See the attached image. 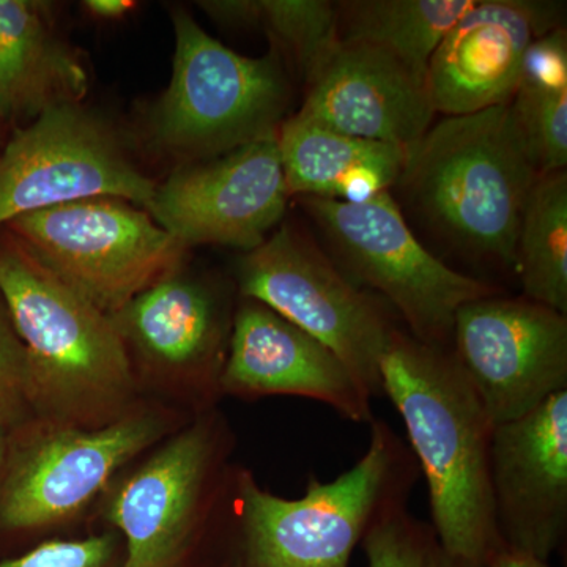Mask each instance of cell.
I'll use <instances>...</instances> for the list:
<instances>
[{"instance_id":"cell-24","label":"cell","mask_w":567,"mask_h":567,"mask_svg":"<svg viewBox=\"0 0 567 567\" xmlns=\"http://www.w3.org/2000/svg\"><path fill=\"white\" fill-rule=\"evenodd\" d=\"M197 6L219 24L262 29L305 81L339 41L338 10L328 0H208Z\"/></svg>"},{"instance_id":"cell-9","label":"cell","mask_w":567,"mask_h":567,"mask_svg":"<svg viewBox=\"0 0 567 567\" xmlns=\"http://www.w3.org/2000/svg\"><path fill=\"white\" fill-rule=\"evenodd\" d=\"M156 183L117 134L82 103L41 112L0 153V226L25 213L115 197L147 208Z\"/></svg>"},{"instance_id":"cell-12","label":"cell","mask_w":567,"mask_h":567,"mask_svg":"<svg viewBox=\"0 0 567 567\" xmlns=\"http://www.w3.org/2000/svg\"><path fill=\"white\" fill-rule=\"evenodd\" d=\"M491 491L503 546L548 561L567 533V390L495 425Z\"/></svg>"},{"instance_id":"cell-30","label":"cell","mask_w":567,"mask_h":567,"mask_svg":"<svg viewBox=\"0 0 567 567\" xmlns=\"http://www.w3.org/2000/svg\"><path fill=\"white\" fill-rule=\"evenodd\" d=\"M2 423H0V470H2L3 454H6V443H3Z\"/></svg>"},{"instance_id":"cell-15","label":"cell","mask_w":567,"mask_h":567,"mask_svg":"<svg viewBox=\"0 0 567 567\" xmlns=\"http://www.w3.org/2000/svg\"><path fill=\"white\" fill-rule=\"evenodd\" d=\"M219 385L238 395H301L357 424H371L372 398L328 347L274 309L244 298L233 319Z\"/></svg>"},{"instance_id":"cell-4","label":"cell","mask_w":567,"mask_h":567,"mask_svg":"<svg viewBox=\"0 0 567 567\" xmlns=\"http://www.w3.org/2000/svg\"><path fill=\"white\" fill-rule=\"evenodd\" d=\"M173 22V78L147 118L153 147L183 166L276 137L290 104L279 52L238 54L185 10H175Z\"/></svg>"},{"instance_id":"cell-18","label":"cell","mask_w":567,"mask_h":567,"mask_svg":"<svg viewBox=\"0 0 567 567\" xmlns=\"http://www.w3.org/2000/svg\"><path fill=\"white\" fill-rule=\"evenodd\" d=\"M89 82L47 3L0 0V117L33 121L50 107L82 103Z\"/></svg>"},{"instance_id":"cell-14","label":"cell","mask_w":567,"mask_h":567,"mask_svg":"<svg viewBox=\"0 0 567 567\" xmlns=\"http://www.w3.org/2000/svg\"><path fill=\"white\" fill-rule=\"evenodd\" d=\"M162 432L152 416H132L95 431L58 429L33 440L0 491V525L32 529L82 509L126 462Z\"/></svg>"},{"instance_id":"cell-7","label":"cell","mask_w":567,"mask_h":567,"mask_svg":"<svg viewBox=\"0 0 567 567\" xmlns=\"http://www.w3.org/2000/svg\"><path fill=\"white\" fill-rule=\"evenodd\" d=\"M241 297L274 309L311 334L382 398L383 357L401 324L382 298L360 289L328 252L293 224H282L237 265ZM399 319V317H398Z\"/></svg>"},{"instance_id":"cell-1","label":"cell","mask_w":567,"mask_h":567,"mask_svg":"<svg viewBox=\"0 0 567 567\" xmlns=\"http://www.w3.org/2000/svg\"><path fill=\"white\" fill-rule=\"evenodd\" d=\"M383 395L402 416L443 546L477 565L502 546L491 491L495 425L450 349L398 330L383 357Z\"/></svg>"},{"instance_id":"cell-6","label":"cell","mask_w":567,"mask_h":567,"mask_svg":"<svg viewBox=\"0 0 567 567\" xmlns=\"http://www.w3.org/2000/svg\"><path fill=\"white\" fill-rule=\"evenodd\" d=\"M330 245L328 256L360 289L377 295L417 341L450 349L458 308L502 293L429 251L391 192L361 204L298 197Z\"/></svg>"},{"instance_id":"cell-8","label":"cell","mask_w":567,"mask_h":567,"mask_svg":"<svg viewBox=\"0 0 567 567\" xmlns=\"http://www.w3.org/2000/svg\"><path fill=\"white\" fill-rule=\"evenodd\" d=\"M7 226L41 268L111 317L177 271L185 251L145 208L115 197L25 213Z\"/></svg>"},{"instance_id":"cell-31","label":"cell","mask_w":567,"mask_h":567,"mask_svg":"<svg viewBox=\"0 0 567 567\" xmlns=\"http://www.w3.org/2000/svg\"><path fill=\"white\" fill-rule=\"evenodd\" d=\"M235 567H238V566H235Z\"/></svg>"},{"instance_id":"cell-27","label":"cell","mask_w":567,"mask_h":567,"mask_svg":"<svg viewBox=\"0 0 567 567\" xmlns=\"http://www.w3.org/2000/svg\"><path fill=\"white\" fill-rule=\"evenodd\" d=\"M25 395L29 374L24 349L0 319V423L14 415Z\"/></svg>"},{"instance_id":"cell-10","label":"cell","mask_w":567,"mask_h":567,"mask_svg":"<svg viewBox=\"0 0 567 567\" xmlns=\"http://www.w3.org/2000/svg\"><path fill=\"white\" fill-rule=\"evenodd\" d=\"M450 350L494 425L567 390V316L524 295L458 308Z\"/></svg>"},{"instance_id":"cell-3","label":"cell","mask_w":567,"mask_h":567,"mask_svg":"<svg viewBox=\"0 0 567 567\" xmlns=\"http://www.w3.org/2000/svg\"><path fill=\"white\" fill-rule=\"evenodd\" d=\"M368 451L338 480L309 476L305 495L281 498L237 476L245 565L238 567H349L365 533L409 505L420 480L415 454L390 424L372 420Z\"/></svg>"},{"instance_id":"cell-25","label":"cell","mask_w":567,"mask_h":567,"mask_svg":"<svg viewBox=\"0 0 567 567\" xmlns=\"http://www.w3.org/2000/svg\"><path fill=\"white\" fill-rule=\"evenodd\" d=\"M368 567H487L456 557L443 546L431 524L401 506L365 533Z\"/></svg>"},{"instance_id":"cell-28","label":"cell","mask_w":567,"mask_h":567,"mask_svg":"<svg viewBox=\"0 0 567 567\" xmlns=\"http://www.w3.org/2000/svg\"><path fill=\"white\" fill-rule=\"evenodd\" d=\"M487 567H550L548 561L532 557L524 551L514 550L506 546H499L487 559Z\"/></svg>"},{"instance_id":"cell-22","label":"cell","mask_w":567,"mask_h":567,"mask_svg":"<svg viewBox=\"0 0 567 567\" xmlns=\"http://www.w3.org/2000/svg\"><path fill=\"white\" fill-rule=\"evenodd\" d=\"M540 174L567 167V33L533 41L509 103Z\"/></svg>"},{"instance_id":"cell-17","label":"cell","mask_w":567,"mask_h":567,"mask_svg":"<svg viewBox=\"0 0 567 567\" xmlns=\"http://www.w3.org/2000/svg\"><path fill=\"white\" fill-rule=\"evenodd\" d=\"M213 456L210 425H193L164 445L115 492L107 518L125 537L121 567L181 566Z\"/></svg>"},{"instance_id":"cell-11","label":"cell","mask_w":567,"mask_h":567,"mask_svg":"<svg viewBox=\"0 0 567 567\" xmlns=\"http://www.w3.org/2000/svg\"><path fill=\"white\" fill-rule=\"evenodd\" d=\"M287 192L276 137L207 159L183 164L156 185L153 221L183 246L259 248L284 215Z\"/></svg>"},{"instance_id":"cell-26","label":"cell","mask_w":567,"mask_h":567,"mask_svg":"<svg viewBox=\"0 0 567 567\" xmlns=\"http://www.w3.org/2000/svg\"><path fill=\"white\" fill-rule=\"evenodd\" d=\"M121 563H117V539L102 535L44 543L22 557L0 561V567H121Z\"/></svg>"},{"instance_id":"cell-5","label":"cell","mask_w":567,"mask_h":567,"mask_svg":"<svg viewBox=\"0 0 567 567\" xmlns=\"http://www.w3.org/2000/svg\"><path fill=\"white\" fill-rule=\"evenodd\" d=\"M0 293L20 336L29 394L55 412H91L133 385L132 365L111 316L59 281L21 246H0Z\"/></svg>"},{"instance_id":"cell-21","label":"cell","mask_w":567,"mask_h":567,"mask_svg":"<svg viewBox=\"0 0 567 567\" xmlns=\"http://www.w3.org/2000/svg\"><path fill=\"white\" fill-rule=\"evenodd\" d=\"M476 0H347L336 2L339 40L394 55L425 78L429 59Z\"/></svg>"},{"instance_id":"cell-29","label":"cell","mask_w":567,"mask_h":567,"mask_svg":"<svg viewBox=\"0 0 567 567\" xmlns=\"http://www.w3.org/2000/svg\"><path fill=\"white\" fill-rule=\"evenodd\" d=\"M85 9L99 18H121L134 9V2L130 0H87Z\"/></svg>"},{"instance_id":"cell-20","label":"cell","mask_w":567,"mask_h":567,"mask_svg":"<svg viewBox=\"0 0 567 567\" xmlns=\"http://www.w3.org/2000/svg\"><path fill=\"white\" fill-rule=\"evenodd\" d=\"M123 341L167 365L207 363L227 336L218 297L203 282L166 276L112 316Z\"/></svg>"},{"instance_id":"cell-23","label":"cell","mask_w":567,"mask_h":567,"mask_svg":"<svg viewBox=\"0 0 567 567\" xmlns=\"http://www.w3.org/2000/svg\"><path fill=\"white\" fill-rule=\"evenodd\" d=\"M516 276L524 297L567 316V173L540 174L516 238Z\"/></svg>"},{"instance_id":"cell-2","label":"cell","mask_w":567,"mask_h":567,"mask_svg":"<svg viewBox=\"0 0 567 567\" xmlns=\"http://www.w3.org/2000/svg\"><path fill=\"white\" fill-rule=\"evenodd\" d=\"M509 104L434 122L394 188L432 233L473 262L516 275V238L539 178Z\"/></svg>"},{"instance_id":"cell-19","label":"cell","mask_w":567,"mask_h":567,"mask_svg":"<svg viewBox=\"0 0 567 567\" xmlns=\"http://www.w3.org/2000/svg\"><path fill=\"white\" fill-rule=\"evenodd\" d=\"M290 197L361 204L391 192L401 177L405 148L324 128L298 112L276 134Z\"/></svg>"},{"instance_id":"cell-16","label":"cell","mask_w":567,"mask_h":567,"mask_svg":"<svg viewBox=\"0 0 567 567\" xmlns=\"http://www.w3.org/2000/svg\"><path fill=\"white\" fill-rule=\"evenodd\" d=\"M305 82L301 117L405 151L424 136L436 115L425 78L369 44L339 40Z\"/></svg>"},{"instance_id":"cell-13","label":"cell","mask_w":567,"mask_h":567,"mask_svg":"<svg viewBox=\"0 0 567 567\" xmlns=\"http://www.w3.org/2000/svg\"><path fill=\"white\" fill-rule=\"evenodd\" d=\"M566 3L476 0L429 59L425 85L435 114H475L509 104L533 41L565 28Z\"/></svg>"}]
</instances>
